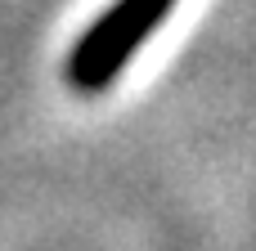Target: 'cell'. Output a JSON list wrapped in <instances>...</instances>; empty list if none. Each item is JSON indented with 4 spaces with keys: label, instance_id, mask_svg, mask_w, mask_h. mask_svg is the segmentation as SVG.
Instances as JSON below:
<instances>
[{
    "label": "cell",
    "instance_id": "6da1fadb",
    "mask_svg": "<svg viewBox=\"0 0 256 251\" xmlns=\"http://www.w3.org/2000/svg\"><path fill=\"white\" fill-rule=\"evenodd\" d=\"M176 0H117L108 4L86 31L81 40L68 49V63H63V76L76 94H99L108 90L126 63L135 58V49L162 27V18L171 13Z\"/></svg>",
    "mask_w": 256,
    "mask_h": 251
}]
</instances>
